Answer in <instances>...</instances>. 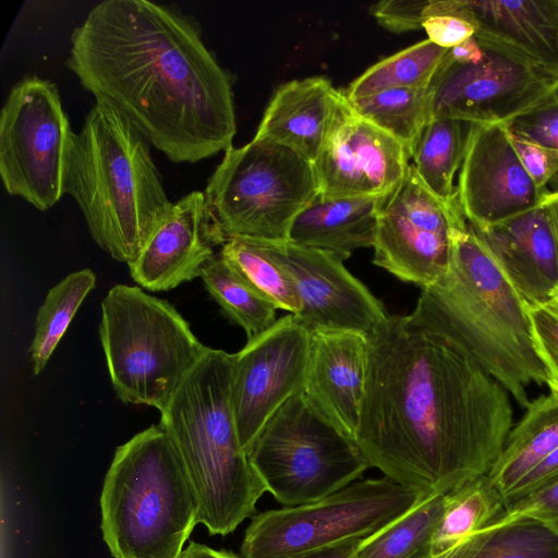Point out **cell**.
<instances>
[{
	"label": "cell",
	"mask_w": 558,
	"mask_h": 558,
	"mask_svg": "<svg viewBox=\"0 0 558 558\" xmlns=\"http://www.w3.org/2000/svg\"><path fill=\"white\" fill-rule=\"evenodd\" d=\"M512 428L509 392L418 310L367 336L355 442L371 468L424 495L486 475Z\"/></svg>",
	"instance_id": "cell-1"
},
{
	"label": "cell",
	"mask_w": 558,
	"mask_h": 558,
	"mask_svg": "<svg viewBox=\"0 0 558 558\" xmlns=\"http://www.w3.org/2000/svg\"><path fill=\"white\" fill-rule=\"evenodd\" d=\"M69 69L173 162L226 151L236 132L231 77L196 23L147 0H106L71 35Z\"/></svg>",
	"instance_id": "cell-2"
},
{
	"label": "cell",
	"mask_w": 558,
	"mask_h": 558,
	"mask_svg": "<svg viewBox=\"0 0 558 558\" xmlns=\"http://www.w3.org/2000/svg\"><path fill=\"white\" fill-rule=\"evenodd\" d=\"M451 263L415 308L462 347L522 408L532 383L551 376L533 338L529 304L460 214L450 229Z\"/></svg>",
	"instance_id": "cell-3"
},
{
	"label": "cell",
	"mask_w": 558,
	"mask_h": 558,
	"mask_svg": "<svg viewBox=\"0 0 558 558\" xmlns=\"http://www.w3.org/2000/svg\"><path fill=\"white\" fill-rule=\"evenodd\" d=\"M150 147L125 118L96 101L66 155L64 194L78 205L94 241L126 265L172 204Z\"/></svg>",
	"instance_id": "cell-4"
},
{
	"label": "cell",
	"mask_w": 558,
	"mask_h": 558,
	"mask_svg": "<svg viewBox=\"0 0 558 558\" xmlns=\"http://www.w3.org/2000/svg\"><path fill=\"white\" fill-rule=\"evenodd\" d=\"M233 357L208 348L160 413L159 423L194 490L198 524L221 536L252 518L267 492L240 442L231 404Z\"/></svg>",
	"instance_id": "cell-5"
},
{
	"label": "cell",
	"mask_w": 558,
	"mask_h": 558,
	"mask_svg": "<svg viewBox=\"0 0 558 558\" xmlns=\"http://www.w3.org/2000/svg\"><path fill=\"white\" fill-rule=\"evenodd\" d=\"M99 502L102 539L113 558H179L198 524L194 490L160 424L117 447Z\"/></svg>",
	"instance_id": "cell-6"
},
{
	"label": "cell",
	"mask_w": 558,
	"mask_h": 558,
	"mask_svg": "<svg viewBox=\"0 0 558 558\" xmlns=\"http://www.w3.org/2000/svg\"><path fill=\"white\" fill-rule=\"evenodd\" d=\"M99 338L117 397L160 413L208 349L169 302L126 284L102 300Z\"/></svg>",
	"instance_id": "cell-7"
},
{
	"label": "cell",
	"mask_w": 558,
	"mask_h": 558,
	"mask_svg": "<svg viewBox=\"0 0 558 558\" xmlns=\"http://www.w3.org/2000/svg\"><path fill=\"white\" fill-rule=\"evenodd\" d=\"M246 452L267 492L283 507L318 501L371 468L355 440L303 390L268 418Z\"/></svg>",
	"instance_id": "cell-8"
},
{
	"label": "cell",
	"mask_w": 558,
	"mask_h": 558,
	"mask_svg": "<svg viewBox=\"0 0 558 558\" xmlns=\"http://www.w3.org/2000/svg\"><path fill=\"white\" fill-rule=\"evenodd\" d=\"M204 193L227 239L282 242L318 189L312 162L283 145L253 137L225 151Z\"/></svg>",
	"instance_id": "cell-9"
},
{
	"label": "cell",
	"mask_w": 558,
	"mask_h": 558,
	"mask_svg": "<svg viewBox=\"0 0 558 558\" xmlns=\"http://www.w3.org/2000/svg\"><path fill=\"white\" fill-rule=\"evenodd\" d=\"M425 496L388 477L355 481L311 504L270 509L251 518L242 558H298L377 532Z\"/></svg>",
	"instance_id": "cell-10"
},
{
	"label": "cell",
	"mask_w": 558,
	"mask_h": 558,
	"mask_svg": "<svg viewBox=\"0 0 558 558\" xmlns=\"http://www.w3.org/2000/svg\"><path fill=\"white\" fill-rule=\"evenodd\" d=\"M74 132L54 83L31 75L12 86L0 117V175L5 191L45 211L64 195Z\"/></svg>",
	"instance_id": "cell-11"
},
{
	"label": "cell",
	"mask_w": 558,
	"mask_h": 558,
	"mask_svg": "<svg viewBox=\"0 0 558 558\" xmlns=\"http://www.w3.org/2000/svg\"><path fill=\"white\" fill-rule=\"evenodd\" d=\"M483 46L485 57L475 64L451 62L445 56L429 84L428 121L450 118L472 124H508L558 88L557 76Z\"/></svg>",
	"instance_id": "cell-12"
},
{
	"label": "cell",
	"mask_w": 558,
	"mask_h": 558,
	"mask_svg": "<svg viewBox=\"0 0 558 558\" xmlns=\"http://www.w3.org/2000/svg\"><path fill=\"white\" fill-rule=\"evenodd\" d=\"M312 333L292 314L247 339L234 353L231 404L244 450L268 418L303 390Z\"/></svg>",
	"instance_id": "cell-13"
},
{
	"label": "cell",
	"mask_w": 558,
	"mask_h": 558,
	"mask_svg": "<svg viewBox=\"0 0 558 558\" xmlns=\"http://www.w3.org/2000/svg\"><path fill=\"white\" fill-rule=\"evenodd\" d=\"M256 241L291 278L300 308L294 319L311 333L368 336L387 316L384 304L332 253L291 241Z\"/></svg>",
	"instance_id": "cell-14"
},
{
	"label": "cell",
	"mask_w": 558,
	"mask_h": 558,
	"mask_svg": "<svg viewBox=\"0 0 558 558\" xmlns=\"http://www.w3.org/2000/svg\"><path fill=\"white\" fill-rule=\"evenodd\" d=\"M456 187L459 207L474 229L534 209L549 192L526 173L506 123L472 124Z\"/></svg>",
	"instance_id": "cell-15"
},
{
	"label": "cell",
	"mask_w": 558,
	"mask_h": 558,
	"mask_svg": "<svg viewBox=\"0 0 558 558\" xmlns=\"http://www.w3.org/2000/svg\"><path fill=\"white\" fill-rule=\"evenodd\" d=\"M410 158L399 141L351 109L313 163L318 194L386 197L402 181Z\"/></svg>",
	"instance_id": "cell-16"
},
{
	"label": "cell",
	"mask_w": 558,
	"mask_h": 558,
	"mask_svg": "<svg viewBox=\"0 0 558 558\" xmlns=\"http://www.w3.org/2000/svg\"><path fill=\"white\" fill-rule=\"evenodd\" d=\"M227 241L204 192L194 191L172 203L129 264L131 277L149 291H168L201 276Z\"/></svg>",
	"instance_id": "cell-17"
},
{
	"label": "cell",
	"mask_w": 558,
	"mask_h": 558,
	"mask_svg": "<svg viewBox=\"0 0 558 558\" xmlns=\"http://www.w3.org/2000/svg\"><path fill=\"white\" fill-rule=\"evenodd\" d=\"M454 14L497 48L558 77V0H428L426 17Z\"/></svg>",
	"instance_id": "cell-18"
},
{
	"label": "cell",
	"mask_w": 558,
	"mask_h": 558,
	"mask_svg": "<svg viewBox=\"0 0 558 558\" xmlns=\"http://www.w3.org/2000/svg\"><path fill=\"white\" fill-rule=\"evenodd\" d=\"M367 377V336L317 331L311 337L303 386L311 402L355 440Z\"/></svg>",
	"instance_id": "cell-19"
},
{
	"label": "cell",
	"mask_w": 558,
	"mask_h": 558,
	"mask_svg": "<svg viewBox=\"0 0 558 558\" xmlns=\"http://www.w3.org/2000/svg\"><path fill=\"white\" fill-rule=\"evenodd\" d=\"M351 109L343 90L328 78L293 80L277 88L254 137L283 145L314 163Z\"/></svg>",
	"instance_id": "cell-20"
},
{
	"label": "cell",
	"mask_w": 558,
	"mask_h": 558,
	"mask_svg": "<svg viewBox=\"0 0 558 558\" xmlns=\"http://www.w3.org/2000/svg\"><path fill=\"white\" fill-rule=\"evenodd\" d=\"M472 229L529 305L549 302L558 288V246L542 204L494 226Z\"/></svg>",
	"instance_id": "cell-21"
},
{
	"label": "cell",
	"mask_w": 558,
	"mask_h": 558,
	"mask_svg": "<svg viewBox=\"0 0 558 558\" xmlns=\"http://www.w3.org/2000/svg\"><path fill=\"white\" fill-rule=\"evenodd\" d=\"M384 197H325L320 194L296 216L289 240L348 259L362 247H373Z\"/></svg>",
	"instance_id": "cell-22"
},
{
	"label": "cell",
	"mask_w": 558,
	"mask_h": 558,
	"mask_svg": "<svg viewBox=\"0 0 558 558\" xmlns=\"http://www.w3.org/2000/svg\"><path fill=\"white\" fill-rule=\"evenodd\" d=\"M373 248L376 266L422 289L436 286L450 268V233L427 230L381 207Z\"/></svg>",
	"instance_id": "cell-23"
},
{
	"label": "cell",
	"mask_w": 558,
	"mask_h": 558,
	"mask_svg": "<svg viewBox=\"0 0 558 558\" xmlns=\"http://www.w3.org/2000/svg\"><path fill=\"white\" fill-rule=\"evenodd\" d=\"M558 448V392L530 402L511 428L504 448L487 473L505 498L513 487Z\"/></svg>",
	"instance_id": "cell-24"
},
{
	"label": "cell",
	"mask_w": 558,
	"mask_h": 558,
	"mask_svg": "<svg viewBox=\"0 0 558 558\" xmlns=\"http://www.w3.org/2000/svg\"><path fill=\"white\" fill-rule=\"evenodd\" d=\"M471 128L472 123L457 119H432L411 149L420 179L444 202L457 197L453 179L461 168Z\"/></svg>",
	"instance_id": "cell-25"
},
{
	"label": "cell",
	"mask_w": 558,
	"mask_h": 558,
	"mask_svg": "<svg viewBox=\"0 0 558 558\" xmlns=\"http://www.w3.org/2000/svg\"><path fill=\"white\" fill-rule=\"evenodd\" d=\"M505 510L500 492L487 474L444 494V509L434 541V558L477 534Z\"/></svg>",
	"instance_id": "cell-26"
},
{
	"label": "cell",
	"mask_w": 558,
	"mask_h": 558,
	"mask_svg": "<svg viewBox=\"0 0 558 558\" xmlns=\"http://www.w3.org/2000/svg\"><path fill=\"white\" fill-rule=\"evenodd\" d=\"M444 509V494L425 496L401 517L361 538L357 558H434L433 541Z\"/></svg>",
	"instance_id": "cell-27"
},
{
	"label": "cell",
	"mask_w": 558,
	"mask_h": 558,
	"mask_svg": "<svg viewBox=\"0 0 558 558\" xmlns=\"http://www.w3.org/2000/svg\"><path fill=\"white\" fill-rule=\"evenodd\" d=\"M436 558H558V534L531 519L488 525Z\"/></svg>",
	"instance_id": "cell-28"
},
{
	"label": "cell",
	"mask_w": 558,
	"mask_h": 558,
	"mask_svg": "<svg viewBox=\"0 0 558 558\" xmlns=\"http://www.w3.org/2000/svg\"><path fill=\"white\" fill-rule=\"evenodd\" d=\"M447 50L428 38L418 41L366 69L343 93L353 101L390 88L427 87Z\"/></svg>",
	"instance_id": "cell-29"
},
{
	"label": "cell",
	"mask_w": 558,
	"mask_h": 558,
	"mask_svg": "<svg viewBox=\"0 0 558 558\" xmlns=\"http://www.w3.org/2000/svg\"><path fill=\"white\" fill-rule=\"evenodd\" d=\"M204 286L223 313L252 338L268 329L277 319L278 310L258 293L219 254L203 267Z\"/></svg>",
	"instance_id": "cell-30"
},
{
	"label": "cell",
	"mask_w": 558,
	"mask_h": 558,
	"mask_svg": "<svg viewBox=\"0 0 558 558\" xmlns=\"http://www.w3.org/2000/svg\"><path fill=\"white\" fill-rule=\"evenodd\" d=\"M90 269L69 274L49 290L39 307L29 348L33 371L38 375L48 363L86 295L95 288Z\"/></svg>",
	"instance_id": "cell-31"
},
{
	"label": "cell",
	"mask_w": 558,
	"mask_h": 558,
	"mask_svg": "<svg viewBox=\"0 0 558 558\" xmlns=\"http://www.w3.org/2000/svg\"><path fill=\"white\" fill-rule=\"evenodd\" d=\"M430 88H390L353 101V111L399 141L409 151L428 121Z\"/></svg>",
	"instance_id": "cell-32"
},
{
	"label": "cell",
	"mask_w": 558,
	"mask_h": 558,
	"mask_svg": "<svg viewBox=\"0 0 558 558\" xmlns=\"http://www.w3.org/2000/svg\"><path fill=\"white\" fill-rule=\"evenodd\" d=\"M218 254L277 308L293 315L299 312L298 295L288 272L256 241L228 238Z\"/></svg>",
	"instance_id": "cell-33"
},
{
	"label": "cell",
	"mask_w": 558,
	"mask_h": 558,
	"mask_svg": "<svg viewBox=\"0 0 558 558\" xmlns=\"http://www.w3.org/2000/svg\"><path fill=\"white\" fill-rule=\"evenodd\" d=\"M381 208L441 234H449L456 218L462 214L457 197L449 203L437 197L420 179L412 163L399 185L384 197Z\"/></svg>",
	"instance_id": "cell-34"
},
{
	"label": "cell",
	"mask_w": 558,
	"mask_h": 558,
	"mask_svg": "<svg viewBox=\"0 0 558 558\" xmlns=\"http://www.w3.org/2000/svg\"><path fill=\"white\" fill-rule=\"evenodd\" d=\"M524 519L542 522L558 534V477L522 498L506 502L504 512L489 525L501 526Z\"/></svg>",
	"instance_id": "cell-35"
},
{
	"label": "cell",
	"mask_w": 558,
	"mask_h": 558,
	"mask_svg": "<svg viewBox=\"0 0 558 558\" xmlns=\"http://www.w3.org/2000/svg\"><path fill=\"white\" fill-rule=\"evenodd\" d=\"M508 126L513 135L558 151V88Z\"/></svg>",
	"instance_id": "cell-36"
},
{
	"label": "cell",
	"mask_w": 558,
	"mask_h": 558,
	"mask_svg": "<svg viewBox=\"0 0 558 558\" xmlns=\"http://www.w3.org/2000/svg\"><path fill=\"white\" fill-rule=\"evenodd\" d=\"M536 350L550 376V390L558 392V315L545 306L529 305Z\"/></svg>",
	"instance_id": "cell-37"
},
{
	"label": "cell",
	"mask_w": 558,
	"mask_h": 558,
	"mask_svg": "<svg viewBox=\"0 0 558 558\" xmlns=\"http://www.w3.org/2000/svg\"><path fill=\"white\" fill-rule=\"evenodd\" d=\"M428 1L384 0L369 8L371 14L389 32L401 34L423 28Z\"/></svg>",
	"instance_id": "cell-38"
},
{
	"label": "cell",
	"mask_w": 558,
	"mask_h": 558,
	"mask_svg": "<svg viewBox=\"0 0 558 558\" xmlns=\"http://www.w3.org/2000/svg\"><path fill=\"white\" fill-rule=\"evenodd\" d=\"M511 135L514 150L526 173L539 190L548 192V181L558 173V151Z\"/></svg>",
	"instance_id": "cell-39"
},
{
	"label": "cell",
	"mask_w": 558,
	"mask_h": 558,
	"mask_svg": "<svg viewBox=\"0 0 558 558\" xmlns=\"http://www.w3.org/2000/svg\"><path fill=\"white\" fill-rule=\"evenodd\" d=\"M428 39L435 45L450 49L475 35L469 21L454 14L429 15L423 22Z\"/></svg>",
	"instance_id": "cell-40"
},
{
	"label": "cell",
	"mask_w": 558,
	"mask_h": 558,
	"mask_svg": "<svg viewBox=\"0 0 558 558\" xmlns=\"http://www.w3.org/2000/svg\"><path fill=\"white\" fill-rule=\"evenodd\" d=\"M485 57V48L473 36L463 43L447 50L446 59L460 64H475Z\"/></svg>",
	"instance_id": "cell-41"
},
{
	"label": "cell",
	"mask_w": 558,
	"mask_h": 558,
	"mask_svg": "<svg viewBox=\"0 0 558 558\" xmlns=\"http://www.w3.org/2000/svg\"><path fill=\"white\" fill-rule=\"evenodd\" d=\"M360 539L342 542L298 558H357L356 547Z\"/></svg>",
	"instance_id": "cell-42"
},
{
	"label": "cell",
	"mask_w": 558,
	"mask_h": 558,
	"mask_svg": "<svg viewBox=\"0 0 558 558\" xmlns=\"http://www.w3.org/2000/svg\"><path fill=\"white\" fill-rule=\"evenodd\" d=\"M179 558H242L232 551L214 549L204 544L191 541L182 550Z\"/></svg>",
	"instance_id": "cell-43"
},
{
	"label": "cell",
	"mask_w": 558,
	"mask_h": 558,
	"mask_svg": "<svg viewBox=\"0 0 558 558\" xmlns=\"http://www.w3.org/2000/svg\"><path fill=\"white\" fill-rule=\"evenodd\" d=\"M542 205L546 208L548 213L556 243L558 246V190L554 192H548L544 196Z\"/></svg>",
	"instance_id": "cell-44"
},
{
	"label": "cell",
	"mask_w": 558,
	"mask_h": 558,
	"mask_svg": "<svg viewBox=\"0 0 558 558\" xmlns=\"http://www.w3.org/2000/svg\"><path fill=\"white\" fill-rule=\"evenodd\" d=\"M544 306L547 307L548 310H550L556 315H558V288L554 292L549 302Z\"/></svg>",
	"instance_id": "cell-45"
}]
</instances>
